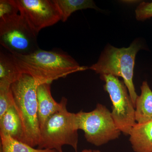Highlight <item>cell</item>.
Wrapping results in <instances>:
<instances>
[{
	"instance_id": "1",
	"label": "cell",
	"mask_w": 152,
	"mask_h": 152,
	"mask_svg": "<svg viewBox=\"0 0 152 152\" xmlns=\"http://www.w3.org/2000/svg\"><path fill=\"white\" fill-rule=\"evenodd\" d=\"M10 54L20 72L31 76L39 85L51 84L71 74L88 69L80 66L69 55L58 52L39 49L29 55Z\"/></svg>"
},
{
	"instance_id": "2",
	"label": "cell",
	"mask_w": 152,
	"mask_h": 152,
	"mask_svg": "<svg viewBox=\"0 0 152 152\" xmlns=\"http://www.w3.org/2000/svg\"><path fill=\"white\" fill-rule=\"evenodd\" d=\"M141 47L137 41L127 48H118L109 45L102 52L98 61L88 67L100 76L111 75L121 77L135 106L138 96L133 81L134 67L136 55Z\"/></svg>"
},
{
	"instance_id": "3",
	"label": "cell",
	"mask_w": 152,
	"mask_h": 152,
	"mask_svg": "<svg viewBox=\"0 0 152 152\" xmlns=\"http://www.w3.org/2000/svg\"><path fill=\"white\" fill-rule=\"evenodd\" d=\"M38 86L31 76L23 74L11 87L15 106L23 126L26 144L34 148L39 145L40 134L37 95Z\"/></svg>"
},
{
	"instance_id": "4",
	"label": "cell",
	"mask_w": 152,
	"mask_h": 152,
	"mask_svg": "<svg viewBox=\"0 0 152 152\" xmlns=\"http://www.w3.org/2000/svg\"><path fill=\"white\" fill-rule=\"evenodd\" d=\"M67 102L63 108L50 117L40 129L38 148L64 152L63 147L69 145L77 152L78 134L76 113L67 109Z\"/></svg>"
},
{
	"instance_id": "5",
	"label": "cell",
	"mask_w": 152,
	"mask_h": 152,
	"mask_svg": "<svg viewBox=\"0 0 152 152\" xmlns=\"http://www.w3.org/2000/svg\"><path fill=\"white\" fill-rule=\"evenodd\" d=\"M76 116L78 129L83 131L87 142L96 146L115 140L121 135L111 112L102 104H98L92 111L81 110Z\"/></svg>"
},
{
	"instance_id": "6",
	"label": "cell",
	"mask_w": 152,
	"mask_h": 152,
	"mask_svg": "<svg viewBox=\"0 0 152 152\" xmlns=\"http://www.w3.org/2000/svg\"><path fill=\"white\" fill-rule=\"evenodd\" d=\"M105 84L104 89L108 93L113 106L111 115L118 129L125 135H129L136 124L135 106L124 82L111 75L100 76Z\"/></svg>"
},
{
	"instance_id": "7",
	"label": "cell",
	"mask_w": 152,
	"mask_h": 152,
	"mask_svg": "<svg viewBox=\"0 0 152 152\" xmlns=\"http://www.w3.org/2000/svg\"><path fill=\"white\" fill-rule=\"evenodd\" d=\"M37 36L20 14L0 21V43L11 54L27 55L37 50Z\"/></svg>"
},
{
	"instance_id": "8",
	"label": "cell",
	"mask_w": 152,
	"mask_h": 152,
	"mask_svg": "<svg viewBox=\"0 0 152 152\" xmlns=\"http://www.w3.org/2000/svg\"><path fill=\"white\" fill-rule=\"evenodd\" d=\"M19 13L32 29L38 34L44 28L61 20L53 0H15Z\"/></svg>"
},
{
	"instance_id": "9",
	"label": "cell",
	"mask_w": 152,
	"mask_h": 152,
	"mask_svg": "<svg viewBox=\"0 0 152 152\" xmlns=\"http://www.w3.org/2000/svg\"><path fill=\"white\" fill-rule=\"evenodd\" d=\"M50 83L39 85L37 88L38 116L40 129L47 120L63 108L67 99L62 97L60 103L57 102L52 96Z\"/></svg>"
},
{
	"instance_id": "10",
	"label": "cell",
	"mask_w": 152,
	"mask_h": 152,
	"mask_svg": "<svg viewBox=\"0 0 152 152\" xmlns=\"http://www.w3.org/2000/svg\"><path fill=\"white\" fill-rule=\"evenodd\" d=\"M129 136V141L134 152H152V120L136 123Z\"/></svg>"
},
{
	"instance_id": "11",
	"label": "cell",
	"mask_w": 152,
	"mask_h": 152,
	"mask_svg": "<svg viewBox=\"0 0 152 152\" xmlns=\"http://www.w3.org/2000/svg\"><path fill=\"white\" fill-rule=\"evenodd\" d=\"M0 132L26 144V135L21 120L15 106L10 108L0 117Z\"/></svg>"
},
{
	"instance_id": "12",
	"label": "cell",
	"mask_w": 152,
	"mask_h": 152,
	"mask_svg": "<svg viewBox=\"0 0 152 152\" xmlns=\"http://www.w3.org/2000/svg\"><path fill=\"white\" fill-rule=\"evenodd\" d=\"M141 93L135 103V116L137 123H143L152 120V91L146 81L141 86Z\"/></svg>"
},
{
	"instance_id": "13",
	"label": "cell",
	"mask_w": 152,
	"mask_h": 152,
	"mask_svg": "<svg viewBox=\"0 0 152 152\" xmlns=\"http://www.w3.org/2000/svg\"><path fill=\"white\" fill-rule=\"evenodd\" d=\"M10 54L0 53V88H9L22 75Z\"/></svg>"
},
{
	"instance_id": "14",
	"label": "cell",
	"mask_w": 152,
	"mask_h": 152,
	"mask_svg": "<svg viewBox=\"0 0 152 152\" xmlns=\"http://www.w3.org/2000/svg\"><path fill=\"white\" fill-rule=\"evenodd\" d=\"M61 14L63 22H66L71 15L79 10L93 9L99 10L91 0H53Z\"/></svg>"
},
{
	"instance_id": "15",
	"label": "cell",
	"mask_w": 152,
	"mask_h": 152,
	"mask_svg": "<svg viewBox=\"0 0 152 152\" xmlns=\"http://www.w3.org/2000/svg\"><path fill=\"white\" fill-rule=\"evenodd\" d=\"M1 152H58L54 150L35 148L28 144L0 132Z\"/></svg>"
},
{
	"instance_id": "16",
	"label": "cell",
	"mask_w": 152,
	"mask_h": 152,
	"mask_svg": "<svg viewBox=\"0 0 152 152\" xmlns=\"http://www.w3.org/2000/svg\"><path fill=\"white\" fill-rule=\"evenodd\" d=\"M19 10L15 0L0 1V21L4 20L18 15Z\"/></svg>"
},
{
	"instance_id": "17",
	"label": "cell",
	"mask_w": 152,
	"mask_h": 152,
	"mask_svg": "<svg viewBox=\"0 0 152 152\" xmlns=\"http://www.w3.org/2000/svg\"><path fill=\"white\" fill-rule=\"evenodd\" d=\"M13 106L15 102L11 88H0V117Z\"/></svg>"
},
{
	"instance_id": "18",
	"label": "cell",
	"mask_w": 152,
	"mask_h": 152,
	"mask_svg": "<svg viewBox=\"0 0 152 152\" xmlns=\"http://www.w3.org/2000/svg\"><path fill=\"white\" fill-rule=\"evenodd\" d=\"M138 20H145L152 17V2H142L138 6L135 11Z\"/></svg>"
},
{
	"instance_id": "19",
	"label": "cell",
	"mask_w": 152,
	"mask_h": 152,
	"mask_svg": "<svg viewBox=\"0 0 152 152\" xmlns=\"http://www.w3.org/2000/svg\"><path fill=\"white\" fill-rule=\"evenodd\" d=\"M81 152H102L97 150L85 149L82 151Z\"/></svg>"
}]
</instances>
